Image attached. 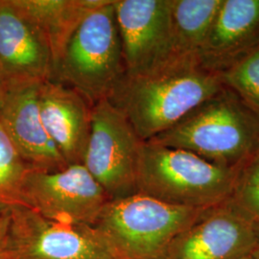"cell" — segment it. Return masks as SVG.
<instances>
[{
	"mask_svg": "<svg viewBox=\"0 0 259 259\" xmlns=\"http://www.w3.org/2000/svg\"><path fill=\"white\" fill-rule=\"evenodd\" d=\"M225 87L221 74L205 68L197 56L175 53L145 72L125 73L107 99L148 141Z\"/></svg>",
	"mask_w": 259,
	"mask_h": 259,
	"instance_id": "1",
	"label": "cell"
},
{
	"mask_svg": "<svg viewBox=\"0 0 259 259\" xmlns=\"http://www.w3.org/2000/svg\"><path fill=\"white\" fill-rule=\"evenodd\" d=\"M148 141L191 152L220 166L238 167L259 150V113L225 87Z\"/></svg>",
	"mask_w": 259,
	"mask_h": 259,
	"instance_id": "2",
	"label": "cell"
},
{
	"mask_svg": "<svg viewBox=\"0 0 259 259\" xmlns=\"http://www.w3.org/2000/svg\"><path fill=\"white\" fill-rule=\"evenodd\" d=\"M206 210L135 193L110 200L91 227L112 259H164L177 236Z\"/></svg>",
	"mask_w": 259,
	"mask_h": 259,
	"instance_id": "3",
	"label": "cell"
},
{
	"mask_svg": "<svg viewBox=\"0 0 259 259\" xmlns=\"http://www.w3.org/2000/svg\"><path fill=\"white\" fill-rule=\"evenodd\" d=\"M237 167L220 166L191 152L143 141L137 165V193L167 204L208 209L225 204Z\"/></svg>",
	"mask_w": 259,
	"mask_h": 259,
	"instance_id": "4",
	"label": "cell"
},
{
	"mask_svg": "<svg viewBox=\"0 0 259 259\" xmlns=\"http://www.w3.org/2000/svg\"><path fill=\"white\" fill-rule=\"evenodd\" d=\"M126 72L113 0L85 15L56 65L54 80L93 105L107 98Z\"/></svg>",
	"mask_w": 259,
	"mask_h": 259,
	"instance_id": "5",
	"label": "cell"
},
{
	"mask_svg": "<svg viewBox=\"0 0 259 259\" xmlns=\"http://www.w3.org/2000/svg\"><path fill=\"white\" fill-rule=\"evenodd\" d=\"M142 140L107 98L92 105L91 134L83 166L112 199L137 193Z\"/></svg>",
	"mask_w": 259,
	"mask_h": 259,
	"instance_id": "6",
	"label": "cell"
},
{
	"mask_svg": "<svg viewBox=\"0 0 259 259\" xmlns=\"http://www.w3.org/2000/svg\"><path fill=\"white\" fill-rule=\"evenodd\" d=\"M111 200L83 166L42 172L30 170L20 190V204L47 218L92 226Z\"/></svg>",
	"mask_w": 259,
	"mask_h": 259,
	"instance_id": "7",
	"label": "cell"
},
{
	"mask_svg": "<svg viewBox=\"0 0 259 259\" xmlns=\"http://www.w3.org/2000/svg\"><path fill=\"white\" fill-rule=\"evenodd\" d=\"M127 74H139L177 53L172 0H113Z\"/></svg>",
	"mask_w": 259,
	"mask_h": 259,
	"instance_id": "8",
	"label": "cell"
},
{
	"mask_svg": "<svg viewBox=\"0 0 259 259\" xmlns=\"http://www.w3.org/2000/svg\"><path fill=\"white\" fill-rule=\"evenodd\" d=\"M16 259H112L91 226L47 218L13 204Z\"/></svg>",
	"mask_w": 259,
	"mask_h": 259,
	"instance_id": "9",
	"label": "cell"
},
{
	"mask_svg": "<svg viewBox=\"0 0 259 259\" xmlns=\"http://www.w3.org/2000/svg\"><path fill=\"white\" fill-rule=\"evenodd\" d=\"M258 244L252 227L225 203L180 233L164 259H240L251 255Z\"/></svg>",
	"mask_w": 259,
	"mask_h": 259,
	"instance_id": "10",
	"label": "cell"
},
{
	"mask_svg": "<svg viewBox=\"0 0 259 259\" xmlns=\"http://www.w3.org/2000/svg\"><path fill=\"white\" fill-rule=\"evenodd\" d=\"M41 83L7 85L0 123L30 170L53 172L68 166L47 134L40 117L38 90Z\"/></svg>",
	"mask_w": 259,
	"mask_h": 259,
	"instance_id": "11",
	"label": "cell"
},
{
	"mask_svg": "<svg viewBox=\"0 0 259 259\" xmlns=\"http://www.w3.org/2000/svg\"><path fill=\"white\" fill-rule=\"evenodd\" d=\"M0 77L7 85L54 80L46 40L11 0H0Z\"/></svg>",
	"mask_w": 259,
	"mask_h": 259,
	"instance_id": "12",
	"label": "cell"
},
{
	"mask_svg": "<svg viewBox=\"0 0 259 259\" xmlns=\"http://www.w3.org/2000/svg\"><path fill=\"white\" fill-rule=\"evenodd\" d=\"M40 117L67 165L83 164L91 134L92 105L74 89L56 80L38 90Z\"/></svg>",
	"mask_w": 259,
	"mask_h": 259,
	"instance_id": "13",
	"label": "cell"
},
{
	"mask_svg": "<svg viewBox=\"0 0 259 259\" xmlns=\"http://www.w3.org/2000/svg\"><path fill=\"white\" fill-rule=\"evenodd\" d=\"M257 48L259 0H223L197 57L205 68L221 74Z\"/></svg>",
	"mask_w": 259,
	"mask_h": 259,
	"instance_id": "14",
	"label": "cell"
},
{
	"mask_svg": "<svg viewBox=\"0 0 259 259\" xmlns=\"http://www.w3.org/2000/svg\"><path fill=\"white\" fill-rule=\"evenodd\" d=\"M47 42L55 67L76 28L106 0H11Z\"/></svg>",
	"mask_w": 259,
	"mask_h": 259,
	"instance_id": "15",
	"label": "cell"
},
{
	"mask_svg": "<svg viewBox=\"0 0 259 259\" xmlns=\"http://www.w3.org/2000/svg\"><path fill=\"white\" fill-rule=\"evenodd\" d=\"M223 0H172L177 53L198 56Z\"/></svg>",
	"mask_w": 259,
	"mask_h": 259,
	"instance_id": "16",
	"label": "cell"
},
{
	"mask_svg": "<svg viewBox=\"0 0 259 259\" xmlns=\"http://www.w3.org/2000/svg\"><path fill=\"white\" fill-rule=\"evenodd\" d=\"M226 204L249 223L259 236V150L237 167Z\"/></svg>",
	"mask_w": 259,
	"mask_h": 259,
	"instance_id": "17",
	"label": "cell"
},
{
	"mask_svg": "<svg viewBox=\"0 0 259 259\" xmlns=\"http://www.w3.org/2000/svg\"><path fill=\"white\" fill-rule=\"evenodd\" d=\"M30 171L14 142L0 123V201L20 204V190Z\"/></svg>",
	"mask_w": 259,
	"mask_h": 259,
	"instance_id": "18",
	"label": "cell"
},
{
	"mask_svg": "<svg viewBox=\"0 0 259 259\" xmlns=\"http://www.w3.org/2000/svg\"><path fill=\"white\" fill-rule=\"evenodd\" d=\"M224 84L259 113V48L221 73Z\"/></svg>",
	"mask_w": 259,
	"mask_h": 259,
	"instance_id": "19",
	"label": "cell"
},
{
	"mask_svg": "<svg viewBox=\"0 0 259 259\" xmlns=\"http://www.w3.org/2000/svg\"><path fill=\"white\" fill-rule=\"evenodd\" d=\"M13 220V204L0 201V259H16Z\"/></svg>",
	"mask_w": 259,
	"mask_h": 259,
	"instance_id": "20",
	"label": "cell"
},
{
	"mask_svg": "<svg viewBox=\"0 0 259 259\" xmlns=\"http://www.w3.org/2000/svg\"><path fill=\"white\" fill-rule=\"evenodd\" d=\"M6 93H7V84L2 80V78L0 77V111L3 108L4 101H5V97H6Z\"/></svg>",
	"mask_w": 259,
	"mask_h": 259,
	"instance_id": "21",
	"label": "cell"
},
{
	"mask_svg": "<svg viewBox=\"0 0 259 259\" xmlns=\"http://www.w3.org/2000/svg\"><path fill=\"white\" fill-rule=\"evenodd\" d=\"M251 259H259V244L258 246L256 247V249L253 250V252L251 253Z\"/></svg>",
	"mask_w": 259,
	"mask_h": 259,
	"instance_id": "22",
	"label": "cell"
},
{
	"mask_svg": "<svg viewBox=\"0 0 259 259\" xmlns=\"http://www.w3.org/2000/svg\"><path fill=\"white\" fill-rule=\"evenodd\" d=\"M240 259H251V256L249 255V256H245V257H242V258Z\"/></svg>",
	"mask_w": 259,
	"mask_h": 259,
	"instance_id": "23",
	"label": "cell"
}]
</instances>
